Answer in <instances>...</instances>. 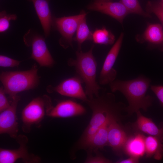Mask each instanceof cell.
Returning <instances> with one entry per match:
<instances>
[{
    "instance_id": "4",
    "label": "cell",
    "mask_w": 163,
    "mask_h": 163,
    "mask_svg": "<svg viewBox=\"0 0 163 163\" xmlns=\"http://www.w3.org/2000/svg\"><path fill=\"white\" fill-rule=\"evenodd\" d=\"M38 71L37 66L34 64L28 70L2 72L0 80L6 94L11 99L19 92L34 88L40 80Z\"/></svg>"
},
{
    "instance_id": "1",
    "label": "cell",
    "mask_w": 163,
    "mask_h": 163,
    "mask_svg": "<svg viewBox=\"0 0 163 163\" xmlns=\"http://www.w3.org/2000/svg\"><path fill=\"white\" fill-rule=\"evenodd\" d=\"M151 82L149 78L141 75L130 80H115L109 85L112 92L119 91L125 96L128 103L125 111L130 115L140 109L146 111L151 106L153 98L146 94Z\"/></svg>"
},
{
    "instance_id": "29",
    "label": "cell",
    "mask_w": 163,
    "mask_h": 163,
    "mask_svg": "<svg viewBox=\"0 0 163 163\" xmlns=\"http://www.w3.org/2000/svg\"><path fill=\"white\" fill-rule=\"evenodd\" d=\"M150 89L157 97L163 107V86L152 85Z\"/></svg>"
},
{
    "instance_id": "12",
    "label": "cell",
    "mask_w": 163,
    "mask_h": 163,
    "mask_svg": "<svg viewBox=\"0 0 163 163\" xmlns=\"http://www.w3.org/2000/svg\"><path fill=\"white\" fill-rule=\"evenodd\" d=\"M121 33L108 53L100 72L99 83L101 85L109 84L115 80L117 74L113 66L120 51L123 37Z\"/></svg>"
},
{
    "instance_id": "25",
    "label": "cell",
    "mask_w": 163,
    "mask_h": 163,
    "mask_svg": "<svg viewBox=\"0 0 163 163\" xmlns=\"http://www.w3.org/2000/svg\"><path fill=\"white\" fill-rule=\"evenodd\" d=\"M17 18L15 14H7L6 12L3 11L0 14V31L3 32L7 30L10 26V21L15 20Z\"/></svg>"
},
{
    "instance_id": "6",
    "label": "cell",
    "mask_w": 163,
    "mask_h": 163,
    "mask_svg": "<svg viewBox=\"0 0 163 163\" xmlns=\"http://www.w3.org/2000/svg\"><path fill=\"white\" fill-rule=\"evenodd\" d=\"M46 114L54 118H67L82 115L86 112L81 104L70 100L60 102L55 106L52 105L51 99L47 95H44Z\"/></svg>"
},
{
    "instance_id": "11",
    "label": "cell",
    "mask_w": 163,
    "mask_h": 163,
    "mask_svg": "<svg viewBox=\"0 0 163 163\" xmlns=\"http://www.w3.org/2000/svg\"><path fill=\"white\" fill-rule=\"evenodd\" d=\"M20 99V97L17 95L11 99L9 107L0 113V134H6L15 139L18 135V124L16 112Z\"/></svg>"
},
{
    "instance_id": "16",
    "label": "cell",
    "mask_w": 163,
    "mask_h": 163,
    "mask_svg": "<svg viewBox=\"0 0 163 163\" xmlns=\"http://www.w3.org/2000/svg\"><path fill=\"white\" fill-rule=\"evenodd\" d=\"M136 113L137 119L134 124V128L140 132L158 137L163 141V129L159 128L151 119L144 116L139 110Z\"/></svg>"
},
{
    "instance_id": "26",
    "label": "cell",
    "mask_w": 163,
    "mask_h": 163,
    "mask_svg": "<svg viewBox=\"0 0 163 163\" xmlns=\"http://www.w3.org/2000/svg\"><path fill=\"white\" fill-rule=\"evenodd\" d=\"M147 10L149 12L154 14L163 25V7L158 3L153 4L149 2L147 5Z\"/></svg>"
},
{
    "instance_id": "28",
    "label": "cell",
    "mask_w": 163,
    "mask_h": 163,
    "mask_svg": "<svg viewBox=\"0 0 163 163\" xmlns=\"http://www.w3.org/2000/svg\"><path fill=\"white\" fill-rule=\"evenodd\" d=\"M3 86L0 88V112L5 110L10 106L11 103L9 102L7 98Z\"/></svg>"
},
{
    "instance_id": "13",
    "label": "cell",
    "mask_w": 163,
    "mask_h": 163,
    "mask_svg": "<svg viewBox=\"0 0 163 163\" xmlns=\"http://www.w3.org/2000/svg\"><path fill=\"white\" fill-rule=\"evenodd\" d=\"M88 9L108 15L122 23L125 17L130 13L120 2H113L110 0L95 2L87 6Z\"/></svg>"
},
{
    "instance_id": "7",
    "label": "cell",
    "mask_w": 163,
    "mask_h": 163,
    "mask_svg": "<svg viewBox=\"0 0 163 163\" xmlns=\"http://www.w3.org/2000/svg\"><path fill=\"white\" fill-rule=\"evenodd\" d=\"M45 114L46 108L44 98L37 97L33 99L24 108L21 113L23 131L30 132L31 126L37 125L42 120Z\"/></svg>"
},
{
    "instance_id": "10",
    "label": "cell",
    "mask_w": 163,
    "mask_h": 163,
    "mask_svg": "<svg viewBox=\"0 0 163 163\" xmlns=\"http://www.w3.org/2000/svg\"><path fill=\"white\" fill-rule=\"evenodd\" d=\"M27 46L32 47L31 58L34 60L41 67H52L55 61L51 56L43 37L39 35H34L31 38L24 37Z\"/></svg>"
},
{
    "instance_id": "15",
    "label": "cell",
    "mask_w": 163,
    "mask_h": 163,
    "mask_svg": "<svg viewBox=\"0 0 163 163\" xmlns=\"http://www.w3.org/2000/svg\"><path fill=\"white\" fill-rule=\"evenodd\" d=\"M145 136L141 133L129 136L124 146L123 152L129 156L140 158L145 154Z\"/></svg>"
},
{
    "instance_id": "19",
    "label": "cell",
    "mask_w": 163,
    "mask_h": 163,
    "mask_svg": "<svg viewBox=\"0 0 163 163\" xmlns=\"http://www.w3.org/2000/svg\"><path fill=\"white\" fill-rule=\"evenodd\" d=\"M163 141L158 137L149 136L145 139V157H152L160 160L163 158Z\"/></svg>"
},
{
    "instance_id": "23",
    "label": "cell",
    "mask_w": 163,
    "mask_h": 163,
    "mask_svg": "<svg viewBox=\"0 0 163 163\" xmlns=\"http://www.w3.org/2000/svg\"><path fill=\"white\" fill-rule=\"evenodd\" d=\"M121 2L131 13L139 14L145 17H150L149 13L142 8L138 0H120Z\"/></svg>"
},
{
    "instance_id": "5",
    "label": "cell",
    "mask_w": 163,
    "mask_h": 163,
    "mask_svg": "<svg viewBox=\"0 0 163 163\" xmlns=\"http://www.w3.org/2000/svg\"><path fill=\"white\" fill-rule=\"evenodd\" d=\"M15 139L19 145L18 149H10L0 148V163H14L20 159L25 163L40 162L41 158L39 156L28 152L27 147L28 139L27 136L19 135Z\"/></svg>"
},
{
    "instance_id": "14",
    "label": "cell",
    "mask_w": 163,
    "mask_h": 163,
    "mask_svg": "<svg viewBox=\"0 0 163 163\" xmlns=\"http://www.w3.org/2000/svg\"><path fill=\"white\" fill-rule=\"evenodd\" d=\"M119 121L115 120L109 124L108 131V145L118 155L123 152L124 146L129 136L121 126Z\"/></svg>"
},
{
    "instance_id": "33",
    "label": "cell",
    "mask_w": 163,
    "mask_h": 163,
    "mask_svg": "<svg viewBox=\"0 0 163 163\" xmlns=\"http://www.w3.org/2000/svg\"><path fill=\"white\" fill-rule=\"evenodd\" d=\"M161 128H162L163 129V126H162V127Z\"/></svg>"
},
{
    "instance_id": "22",
    "label": "cell",
    "mask_w": 163,
    "mask_h": 163,
    "mask_svg": "<svg viewBox=\"0 0 163 163\" xmlns=\"http://www.w3.org/2000/svg\"><path fill=\"white\" fill-rule=\"evenodd\" d=\"M92 40L95 43L105 45L113 44L115 40L114 35L105 27L95 30L92 34Z\"/></svg>"
},
{
    "instance_id": "24",
    "label": "cell",
    "mask_w": 163,
    "mask_h": 163,
    "mask_svg": "<svg viewBox=\"0 0 163 163\" xmlns=\"http://www.w3.org/2000/svg\"><path fill=\"white\" fill-rule=\"evenodd\" d=\"M94 155L91 152H87V156L85 161L86 163H110L112 161L104 157L98 151V150L93 151Z\"/></svg>"
},
{
    "instance_id": "8",
    "label": "cell",
    "mask_w": 163,
    "mask_h": 163,
    "mask_svg": "<svg viewBox=\"0 0 163 163\" xmlns=\"http://www.w3.org/2000/svg\"><path fill=\"white\" fill-rule=\"evenodd\" d=\"M86 14V13L82 11L78 15L54 19V24L62 37L59 40V43L64 48L72 46L73 35L76 32L80 22Z\"/></svg>"
},
{
    "instance_id": "18",
    "label": "cell",
    "mask_w": 163,
    "mask_h": 163,
    "mask_svg": "<svg viewBox=\"0 0 163 163\" xmlns=\"http://www.w3.org/2000/svg\"><path fill=\"white\" fill-rule=\"evenodd\" d=\"M111 121L105 124L99 128L88 143L85 150L87 152L93 151L103 149L104 147L108 145L109 125Z\"/></svg>"
},
{
    "instance_id": "30",
    "label": "cell",
    "mask_w": 163,
    "mask_h": 163,
    "mask_svg": "<svg viewBox=\"0 0 163 163\" xmlns=\"http://www.w3.org/2000/svg\"><path fill=\"white\" fill-rule=\"evenodd\" d=\"M139 158L133 157L129 156V158L123 160H120L117 161L116 163H137L139 162Z\"/></svg>"
},
{
    "instance_id": "17",
    "label": "cell",
    "mask_w": 163,
    "mask_h": 163,
    "mask_svg": "<svg viewBox=\"0 0 163 163\" xmlns=\"http://www.w3.org/2000/svg\"><path fill=\"white\" fill-rule=\"evenodd\" d=\"M32 2L39 18L45 35L47 37L50 34L52 19L49 2L50 0H29Z\"/></svg>"
},
{
    "instance_id": "20",
    "label": "cell",
    "mask_w": 163,
    "mask_h": 163,
    "mask_svg": "<svg viewBox=\"0 0 163 163\" xmlns=\"http://www.w3.org/2000/svg\"><path fill=\"white\" fill-rule=\"evenodd\" d=\"M144 40L154 44H159L163 42V30L162 26L159 24L149 25L144 34Z\"/></svg>"
},
{
    "instance_id": "9",
    "label": "cell",
    "mask_w": 163,
    "mask_h": 163,
    "mask_svg": "<svg viewBox=\"0 0 163 163\" xmlns=\"http://www.w3.org/2000/svg\"><path fill=\"white\" fill-rule=\"evenodd\" d=\"M82 79L77 75L64 80L56 86L50 85L46 90L49 93L56 92L61 95L86 102L88 98L82 88Z\"/></svg>"
},
{
    "instance_id": "3",
    "label": "cell",
    "mask_w": 163,
    "mask_h": 163,
    "mask_svg": "<svg viewBox=\"0 0 163 163\" xmlns=\"http://www.w3.org/2000/svg\"><path fill=\"white\" fill-rule=\"evenodd\" d=\"M94 46L88 52L77 50L75 59H70L68 65L74 67L76 72L85 85V92L88 99L98 97L102 89L96 81L97 63L93 54Z\"/></svg>"
},
{
    "instance_id": "21",
    "label": "cell",
    "mask_w": 163,
    "mask_h": 163,
    "mask_svg": "<svg viewBox=\"0 0 163 163\" xmlns=\"http://www.w3.org/2000/svg\"><path fill=\"white\" fill-rule=\"evenodd\" d=\"M75 37L73 40L78 43V50H81L82 43L85 41L92 40L93 33L90 30L87 24L86 16L80 22L76 31Z\"/></svg>"
},
{
    "instance_id": "27",
    "label": "cell",
    "mask_w": 163,
    "mask_h": 163,
    "mask_svg": "<svg viewBox=\"0 0 163 163\" xmlns=\"http://www.w3.org/2000/svg\"><path fill=\"white\" fill-rule=\"evenodd\" d=\"M21 61L13 59L8 56L0 55V66L4 67H13L18 66Z\"/></svg>"
},
{
    "instance_id": "2",
    "label": "cell",
    "mask_w": 163,
    "mask_h": 163,
    "mask_svg": "<svg viewBox=\"0 0 163 163\" xmlns=\"http://www.w3.org/2000/svg\"><path fill=\"white\" fill-rule=\"evenodd\" d=\"M92 111L88 126L100 128L114 120L119 121L126 107L122 102L117 101L114 94L104 91L97 97L88 99L86 102Z\"/></svg>"
},
{
    "instance_id": "31",
    "label": "cell",
    "mask_w": 163,
    "mask_h": 163,
    "mask_svg": "<svg viewBox=\"0 0 163 163\" xmlns=\"http://www.w3.org/2000/svg\"><path fill=\"white\" fill-rule=\"evenodd\" d=\"M158 4L161 6L163 7V0H161V1Z\"/></svg>"
},
{
    "instance_id": "32",
    "label": "cell",
    "mask_w": 163,
    "mask_h": 163,
    "mask_svg": "<svg viewBox=\"0 0 163 163\" xmlns=\"http://www.w3.org/2000/svg\"><path fill=\"white\" fill-rule=\"evenodd\" d=\"M110 0H94V1L95 2H101V1H109Z\"/></svg>"
}]
</instances>
